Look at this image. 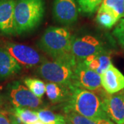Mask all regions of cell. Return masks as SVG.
I'll list each match as a JSON object with an SVG mask.
<instances>
[{"instance_id":"cell-26","label":"cell","mask_w":124,"mask_h":124,"mask_svg":"<svg viewBox=\"0 0 124 124\" xmlns=\"http://www.w3.org/2000/svg\"><path fill=\"white\" fill-rule=\"evenodd\" d=\"M44 124L43 122H41V121H37L36 123H35V124Z\"/></svg>"},{"instance_id":"cell-18","label":"cell","mask_w":124,"mask_h":124,"mask_svg":"<svg viewBox=\"0 0 124 124\" xmlns=\"http://www.w3.org/2000/svg\"><path fill=\"white\" fill-rule=\"evenodd\" d=\"M13 112L15 116L23 124H33L39 121L37 112L28 108L15 107Z\"/></svg>"},{"instance_id":"cell-8","label":"cell","mask_w":124,"mask_h":124,"mask_svg":"<svg viewBox=\"0 0 124 124\" xmlns=\"http://www.w3.org/2000/svg\"><path fill=\"white\" fill-rule=\"evenodd\" d=\"M73 85L92 92L98 91L101 88V75L88 68L83 62H78L75 69Z\"/></svg>"},{"instance_id":"cell-21","label":"cell","mask_w":124,"mask_h":124,"mask_svg":"<svg viewBox=\"0 0 124 124\" xmlns=\"http://www.w3.org/2000/svg\"><path fill=\"white\" fill-rule=\"evenodd\" d=\"M103 0H77L79 10L85 15H93L95 13Z\"/></svg>"},{"instance_id":"cell-12","label":"cell","mask_w":124,"mask_h":124,"mask_svg":"<svg viewBox=\"0 0 124 124\" xmlns=\"http://www.w3.org/2000/svg\"><path fill=\"white\" fill-rule=\"evenodd\" d=\"M101 86L108 94L119 93L124 89V75L112 64L101 75Z\"/></svg>"},{"instance_id":"cell-24","label":"cell","mask_w":124,"mask_h":124,"mask_svg":"<svg viewBox=\"0 0 124 124\" xmlns=\"http://www.w3.org/2000/svg\"><path fill=\"white\" fill-rule=\"evenodd\" d=\"M0 124H17V122L11 121L6 115L0 113Z\"/></svg>"},{"instance_id":"cell-27","label":"cell","mask_w":124,"mask_h":124,"mask_svg":"<svg viewBox=\"0 0 124 124\" xmlns=\"http://www.w3.org/2000/svg\"><path fill=\"white\" fill-rule=\"evenodd\" d=\"M122 91H123V93H124V89L122 90Z\"/></svg>"},{"instance_id":"cell-6","label":"cell","mask_w":124,"mask_h":124,"mask_svg":"<svg viewBox=\"0 0 124 124\" xmlns=\"http://www.w3.org/2000/svg\"><path fill=\"white\" fill-rule=\"evenodd\" d=\"M4 48L21 66L26 68L39 66L46 61L36 50L26 45L8 42L5 45Z\"/></svg>"},{"instance_id":"cell-23","label":"cell","mask_w":124,"mask_h":124,"mask_svg":"<svg viewBox=\"0 0 124 124\" xmlns=\"http://www.w3.org/2000/svg\"><path fill=\"white\" fill-rule=\"evenodd\" d=\"M119 45L124 49V19H121L113 31Z\"/></svg>"},{"instance_id":"cell-3","label":"cell","mask_w":124,"mask_h":124,"mask_svg":"<svg viewBox=\"0 0 124 124\" xmlns=\"http://www.w3.org/2000/svg\"><path fill=\"white\" fill-rule=\"evenodd\" d=\"M72 39L70 32L66 28L51 26L45 31L38 46L54 60L72 53Z\"/></svg>"},{"instance_id":"cell-22","label":"cell","mask_w":124,"mask_h":124,"mask_svg":"<svg viewBox=\"0 0 124 124\" xmlns=\"http://www.w3.org/2000/svg\"><path fill=\"white\" fill-rule=\"evenodd\" d=\"M101 4L111 9L119 19L124 17V0H103Z\"/></svg>"},{"instance_id":"cell-20","label":"cell","mask_w":124,"mask_h":124,"mask_svg":"<svg viewBox=\"0 0 124 124\" xmlns=\"http://www.w3.org/2000/svg\"><path fill=\"white\" fill-rule=\"evenodd\" d=\"M23 83L37 97L41 99L46 94V84L41 80L34 78H26L23 80Z\"/></svg>"},{"instance_id":"cell-4","label":"cell","mask_w":124,"mask_h":124,"mask_svg":"<svg viewBox=\"0 0 124 124\" xmlns=\"http://www.w3.org/2000/svg\"><path fill=\"white\" fill-rule=\"evenodd\" d=\"M77 64L62 60L45 61L36 70L40 77L48 82L74 86L75 69Z\"/></svg>"},{"instance_id":"cell-2","label":"cell","mask_w":124,"mask_h":124,"mask_svg":"<svg viewBox=\"0 0 124 124\" xmlns=\"http://www.w3.org/2000/svg\"><path fill=\"white\" fill-rule=\"evenodd\" d=\"M44 12V0H16L14 13L16 34L35 30L41 22Z\"/></svg>"},{"instance_id":"cell-10","label":"cell","mask_w":124,"mask_h":124,"mask_svg":"<svg viewBox=\"0 0 124 124\" xmlns=\"http://www.w3.org/2000/svg\"><path fill=\"white\" fill-rule=\"evenodd\" d=\"M54 19L63 25H71L78 19L75 0H54L53 8Z\"/></svg>"},{"instance_id":"cell-16","label":"cell","mask_w":124,"mask_h":124,"mask_svg":"<svg viewBox=\"0 0 124 124\" xmlns=\"http://www.w3.org/2000/svg\"><path fill=\"white\" fill-rule=\"evenodd\" d=\"M120 19L111 9L101 5L96 16V22L100 26L110 29L114 26Z\"/></svg>"},{"instance_id":"cell-17","label":"cell","mask_w":124,"mask_h":124,"mask_svg":"<svg viewBox=\"0 0 124 124\" xmlns=\"http://www.w3.org/2000/svg\"><path fill=\"white\" fill-rule=\"evenodd\" d=\"M65 119L66 123L68 124H115L110 120L93 119L74 112H67Z\"/></svg>"},{"instance_id":"cell-25","label":"cell","mask_w":124,"mask_h":124,"mask_svg":"<svg viewBox=\"0 0 124 124\" xmlns=\"http://www.w3.org/2000/svg\"><path fill=\"white\" fill-rule=\"evenodd\" d=\"M2 103H3V98H2L1 94H0V106L2 105Z\"/></svg>"},{"instance_id":"cell-13","label":"cell","mask_w":124,"mask_h":124,"mask_svg":"<svg viewBox=\"0 0 124 124\" xmlns=\"http://www.w3.org/2000/svg\"><path fill=\"white\" fill-rule=\"evenodd\" d=\"M22 67L5 48L0 47V80L19 73Z\"/></svg>"},{"instance_id":"cell-19","label":"cell","mask_w":124,"mask_h":124,"mask_svg":"<svg viewBox=\"0 0 124 124\" xmlns=\"http://www.w3.org/2000/svg\"><path fill=\"white\" fill-rule=\"evenodd\" d=\"M39 119L45 124H66L65 117L61 115L54 113L53 112L41 109L36 111Z\"/></svg>"},{"instance_id":"cell-11","label":"cell","mask_w":124,"mask_h":124,"mask_svg":"<svg viewBox=\"0 0 124 124\" xmlns=\"http://www.w3.org/2000/svg\"><path fill=\"white\" fill-rule=\"evenodd\" d=\"M16 0H0V33L5 35L16 34L15 6Z\"/></svg>"},{"instance_id":"cell-15","label":"cell","mask_w":124,"mask_h":124,"mask_svg":"<svg viewBox=\"0 0 124 124\" xmlns=\"http://www.w3.org/2000/svg\"><path fill=\"white\" fill-rule=\"evenodd\" d=\"M83 63L88 68L95 71L99 75L104 73L112 64L110 54L105 50L85 59Z\"/></svg>"},{"instance_id":"cell-7","label":"cell","mask_w":124,"mask_h":124,"mask_svg":"<svg viewBox=\"0 0 124 124\" xmlns=\"http://www.w3.org/2000/svg\"><path fill=\"white\" fill-rule=\"evenodd\" d=\"M104 50L103 43L92 35L73 37L71 51L77 62H83L91 55Z\"/></svg>"},{"instance_id":"cell-14","label":"cell","mask_w":124,"mask_h":124,"mask_svg":"<svg viewBox=\"0 0 124 124\" xmlns=\"http://www.w3.org/2000/svg\"><path fill=\"white\" fill-rule=\"evenodd\" d=\"M75 86L49 82L46 84V94L53 103L67 102L70 98Z\"/></svg>"},{"instance_id":"cell-5","label":"cell","mask_w":124,"mask_h":124,"mask_svg":"<svg viewBox=\"0 0 124 124\" xmlns=\"http://www.w3.org/2000/svg\"><path fill=\"white\" fill-rule=\"evenodd\" d=\"M7 94L15 107L37 109L43 104L40 98L36 97L25 85L17 81L8 85Z\"/></svg>"},{"instance_id":"cell-9","label":"cell","mask_w":124,"mask_h":124,"mask_svg":"<svg viewBox=\"0 0 124 124\" xmlns=\"http://www.w3.org/2000/svg\"><path fill=\"white\" fill-rule=\"evenodd\" d=\"M105 111L111 121L116 124H124V95L123 91L115 94L101 93Z\"/></svg>"},{"instance_id":"cell-1","label":"cell","mask_w":124,"mask_h":124,"mask_svg":"<svg viewBox=\"0 0 124 124\" xmlns=\"http://www.w3.org/2000/svg\"><path fill=\"white\" fill-rule=\"evenodd\" d=\"M65 111L66 113L74 112L93 119L110 120L105 111L101 98L92 91L77 87L74 88L66 102Z\"/></svg>"}]
</instances>
